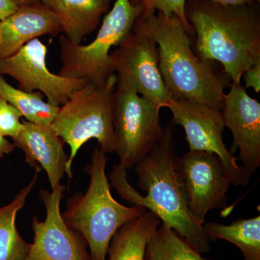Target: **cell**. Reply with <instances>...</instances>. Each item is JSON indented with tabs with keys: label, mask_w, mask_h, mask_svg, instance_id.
Listing matches in <instances>:
<instances>
[{
	"label": "cell",
	"mask_w": 260,
	"mask_h": 260,
	"mask_svg": "<svg viewBox=\"0 0 260 260\" xmlns=\"http://www.w3.org/2000/svg\"><path fill=\"white\" fill-rule=\"evenodd\" d=\"M160 110L129 85L116 83L113 109L115 152L126 170L144 158L161 137Z\"/></svg>",
	"instance_id": "obj_7"
},
{
	"label": "cell",
	"mask_w": 260,
	"mask_h": 260,
	"mask_svg": "<svg viewBox=\"0 0 260 260\" xmlns=\"http://www.w3.org/2000/svg\"><path fill=\"white\" fill-rule=\"evenodd\" d=\"M10 2L16 5L17 7L22 6V5L35 4L39 3L40 0H10Z\"/></svg>",
	"instance_id": "obj_28"
},
{
	"label": "cell",
	"mask_w": 260,
	"mask_h": 260,
	"mask_svg": "<svg viewBox=\"0 0 260 260\" xmlns=\"http://www.w3.org/2000/svg\"><path fill=\"white\" fill-rule=\"evenodd\" d=\"M21 133L13 140L15 148L25 155V160L36 172L45 171L51 189L60 185L69 155L64 152L65 143L51 126L39 125L23 120Z\"/></svg>",
	"instance_id": "obj_14"
},
{
	"label": "cell",
	"mask_w": 260,
	"mask_h": 260,
	"mask_svg": "<svg viewBox=\"0 0 260 260\" xmlns=\"http://www.w3.org/2000/svg\"><path fill=\"white\" fill-rule=\"evenodd\" d=\"M18 8L10 0H0V20L14 13Z\"/></svg>",
	"instance_id": "obj_26"
},
{
	"label": "cell",
	"mask_w": 260,
	"mask_h": 260,
	"mask_svg": "<svg viewBox=\"0 0 260 260\" xmlns=\"http://www.w3.org/2000/svg\"><path fill=\"white\" fill-rule=\"evenodd\" d=\"M145 260H214L206 259L186 240L160 223L149 241Z\"/></svg>",
	"instance_id": "obj_21"
},
{
	"label": "cell",
	"mask_w": 260,
	"mask_h": 260,
	"mask_svg": "<svg viewBox=\"0 0 260 260\" xmlns=\"http://www.w3.org/2000/svg\"><path fill=\"white\" fill-rule=\"evenodd\" d=\"M57 17L62 32L70 42L81 44L93 32L112 0H40Z\"/></svg>",
	"instance_id": "obj_16"
},
{
	"label": "cell",
	"mask_w": 260,
	"mask_h": 260,
	"mask_svg": "<svg viewBox=\"0 0 260 260\" xmlns=\"http://www.w3.org/2000/svg\"><path fill=\"white\" fill-rule=\"evenodd\" d=\"M117 77L112 75L102 85L88 83L75 90L68 102L59 108L51 128L69 145L70 153L65 174L73 178V164L80 148L95 139L106 153L115 152L113 126L114 96Z\"/></svg>",
	"instance_id": "obj_5"
},
{
	"label": "cell",
	"mask_w": 260,
	"mask_h": 260,
	"mask_svg": "<svg viewBox=\"0 0 260 260\" xmlns=\"http://www.w3.org/2000/svg\"><path fill=\"white\" fill-rule=\"evenodd\" d=\"M187 1L196 2L203 0H187ZM217 4L229 5V6H241V5H253L259 4L260 0H208Z\"/></svg>",
	"instance_id": "obj_25"
},
{
	"label": "cell",
	"mask_w": 260,
	"mask_h": 260,
	"mask_svg": "<svg viewBox=\"0 0 260 260\" xmlns=\"http://www.w3.org/2000/svg\"><path fill=\"white\" fill-rule=\"evenodd\" d=\"M21 112L4 99H0V133L14 140L23 130Z\"/></svg>",
	"instance_id": "obj_23"
},
{
	"label": "cell",
	"mask_w": 260,
	"mask_h": 260,
	"mask_svg": "<svg viewBox=\"0 0 260 260\" xmlns=\"http://www.w3.org/2000/svg\"><path fill=\"white\" fill-rule=\"evenodd\" d=\"M210 241L222 239L232 243L242 251L244 260H260V216L239 219L230 225L213 222L203 225Z\"/></svg>",
	"instance_id": "obj_19"
},
{
	"label": "cell",
	"mask_w": 260,
	"mask_h": 260,
	"mask_svg": "<svg viewBox=\"0 0 260 260\" xmlns=\"http://www.w3.org/2000/svg\"><path fill=\"white\" fill-rule=\"evenodd\" d=\"M60 32L62 28L57 17L41 2L18 7L0 20V59L13 55L32 39Z\"/></svg>",
	"instance_id": "obj_15"
},
{
	"label": "cell",
	"mask_w": 260,
	"mask_h": 260,
	"mask_svg": "<svg viewBox=\"0 0 260 260\" xmlns=\"http://www.w3.org/2000/svg\"><path fill=\"white\" fill-rule=\"evenodd\" d=\"M160 223L156 215L146 210L124 224L109 244L108 260H145L147 245Z\"/></svg>",
	"instance_id": "obj_17"
},
{
	"label": "cell",
	"mask_w": 260,
	"mask_h": 260,
	"mask_svg": "<svg viewBox=\"0 0 260 260\" xmlns=\"http://www.w3.org/2000/svg\"><path fill=\"white\" fill-rule=\"evenodd\" d=\"M175 171L192 216L201 225L210 210L226 207V193L232 182L226 167L218 155L189 150L175 159Z\"/></svg>",
	"instance_id": "obj_8"
},
{
	"label": "cell",
	"mask_w": 260,
	"mask_h": 260,
	"mask_svg": "<svg viewBox=\"0 0 260 260\" xmlns=\"http://www.w3.org/2000/svg\"><path fill=\"white\" fill-rule=\"evenodd\" d=\"M15 148L14 143H11L6 137L0 133V158H3L5 155H9Z\"/></svg>",
	"instance_id": "obj_27"
},
{
	"label": "cell",
	"mask_w": 260,
	"mask_h": 260,
	"mask_svg": "<svg viewBox=\"0 0 260 260\" xmlns=\"http://www.w3.org/2000/svg\"><path fill=\"white\" fill-rule=\"evenodd\" d=\"M174 133L172 125L162 129L160 139L144 158L135 166L138 186L146 191L142 196L127 180L126 169L115 164L110 174V186L122 199L156 215L200 254L211 249L203 225L198 223L186 206L175 171Z\"/></svg>",
	"instance_id": "obj_1"
},
{
	"label": "cell",
	"mask_w": 260,
	"mask_h": 260,
	"mask_svg": "<svg viewBox=\"0 0 260 260\" xmlns=\"http://www.w3.org/2000/svg\"><path fill=\"white\" fill-rule=\"evenodd\" d=\"M259 4L229 6L187 1L186 16L197 36V54L218 61L232 83L260 58Z\"/></svg>",
	"instance_id": "obj_3"
},
{
	"label": "cell",
	"mask_w": 260,
	"mask_h": 260,
	"mask_svg": "<svg viewBox=\"0 0 260 260\" xmlns=\"http://www.w3.org/2000/svg\"><path fill=\"white\" fill-rule=\"evenodd\" d=\"M47 52L45 44L39 39H32L13 55L0 59V74L16 80L20 90L26 93L40 92L47 97L48 103L59 107L75 90L89 82L51 73L46 61Z\"/></svg>",
	"instance_id": "obj_11"
},
{
	"label": "cell",
	"mask_w": 260,
	"mask_h": 260,
	"mask_svg": "<svg viewBox=\"0 0 260 260\" xmlns=\"http://www.w3.org/2000/svg\"><path fill=\"white\" fill-rule=\"evenodd\" d=\"M141 14L139 7L132 5L129 0H116L90 44H75L61 35L59 44L62 66L58 75L85 79L95 85L105 84L109 77L115 74L109 54L111 49L117 47L131 31Z\"/></svg>",
	"instance_id": "obj_6"
},
{
	"label": "cell",
	"mask_w": 260,
	"mask_h": 260,
	"mask_svg": "<svg viewBox=\"0 0 260 260\" xmlns=\"http://www.w3.org/2000/svg\"><path fill=\"white\" fill-rule=\"evenodd\" d=\"M107 153L97 147L91 162L85 166L90 183L85 194L75 193L61 213L65 223L85 238L91 260H107L109 244L119 228L140 216L146 209L126 207L113 198L107 175Z\"/></svg>",
	"instance_id": "obj_4"
},
{
	"label": "cell",
	"mask_w": 260,
	"mask_h": 260,
	"mask_svg": "<svg viewBox=\"0 0 260 260\" xmlns=\"http://www.w3.org/2000/svg\"><path fill=\"white\" fill-rule=\"evenodd\" d=\"M64 189L60 184L51 191H39L46 218L43 221L37 215L32 219L34 242L25 260H91L85 238L63 219L60 204Z\"/></svg>",
	"instance_id": "obj_12"
},
{
	"label": "cell",
	"mask_w": 260,
	"mask_h": 260,
	"mask_svg": "<svg viewBox=\"0 0 260 260\" xmlns=\"http://www.w3.org/2000/svg\"><path fill=\"white\" fill-rule=\"evenodd\" d=\"M135 28L156 42L159 69L171 99L187 100L220 110L225 90L232 80L191 49L189 32L177 17L162 13L140 15Z\"/></svg>",
	"instance_id": "obj_2"
},
{
	"label": "cell",
	"mask_w": 260,
	"mask_h": 260,
	"mask_svg": "<svg viewBox=\"0 0 260 260\" xmlns=\"http://www.w3.org/2000/svg\"><path fill=\"white\" fill-rule=\"evenodd\" d=\"M0 99H4L21 112L25 120L43 126H51L59 108L45 102L40 92L26 93L14 88L0 74Z\"/></svg>",
	"instance_id": "obj_20"
},
{
	"label": "cell",
	"mask_w": 260,
	"mask_h": 260,
	"mask_svg": "<svg viewBox=\"0 0 260 260\" xmlns=\"http://www.w3.org/2000/svg\"><path fill=\"white\" fill-rule=\"evenodd\" d=\"M166 107L173 114L172 123L184 128L189 150H202L218 155L226 167L234 186H245L250 176L239 167L237 158L223 143L225 124L219 109L187 100L170 99Z\"/></svg>",
	"instance_id": "obj_10"
},
{
	"label": "cell",
	"mask_w": 260,
	"mask_h": 260,
	"mask_svg": "<svg viewBox=\"0 0 260 260\" xmlns=\"http://www.w3.org/2000/svg\"><path fill=\"white\" fill-rule=\"evenodd\" d=\"M39 173L15 195L9 204L0 208V260H25L30 243L20 236L16 225L18 212L23 209L27 198L37 183Z\"/></svg>",
	"instance_id": "obj_18"
},
{
	"label": "cell",
	"mask_w": 260,
	"mask_h": 260,
	"mask_svg": "<svg viewBox=\"0 0 260 260\" xmlns=\"http://www.w3.org/2000/svg\"><path fill=\"white\" fill-rule=\"evenodd\" d=\"M244 88L254 89L256 93L260 91V58L254 61L245 73H244Z\"/></svg>",
	"instance_id": "obj_24"
},
{
	"label": "cell",
	"mask_w": 260,
	"mask_h": 260,
	"mask_svg": "<svg viewBox=\"0 0 260 260\" xmlns=\"http://www.w3.org/2000/svg\"><path fill=\"white\" fill-rule=\"evenodd\" d=\"M132 5L139 7L141 15L158 13L167 17H177L189 34H194L192 27L186 16V4L187 0H129Z\"/></svg>",
	"instance_id": "obj_22"
},
{
	"label": "cell",
	"mask_w": 260,
	"mask_h": 260,
	"mask_svg": "<svg viewBox=\"0 0 260 260\" xmlns=\"http://www.w3.org/2000/svg\"><path fill=\"white\" fill-rule=\"evenodd\" d=\"M111 53L117 82L126 84L159 109L171 97L159 69L158 46L149 34L133 27Z\"/></svg>",
	"instance_id": "obj_9"
},
{
	"label": "cell",
	"mask_w": 260,
	"mask_h": 260,
	"mask_svg": "<svg viewBox=\"0 0 260 260\" xmlns=\"http://www.w3.org/2000/svg\"><path fill=\"white\" fill-rule=\"evenodd\" d=\"M224 124L232 131L234 150H240L242 168L249 176L260 167V104L242 83H232L220 104Z\"/></svg>",
	"instance_id": "obj_13"
}]
</instances>
